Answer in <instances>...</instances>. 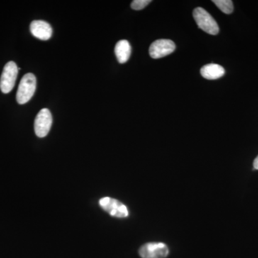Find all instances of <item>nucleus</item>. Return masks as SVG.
<instances>
[{"label":"nucleus","instance_id":"obj_1","mask_svg":"<svg viewBox=\"0 0 258 258\" xmlns=\"http://www.w3.org/2000/svg\"><path fill=\"white\" fill-rule=\"evenodd\" d=\"M36 78L32 74H25L19 85L16 99L19 104H25L33 96L36 90Z\"/></svg>","mask_w":258,"mask_h":258},{"label":"nucleus","instance_id":"obj_2","mask_svg":"<svg viewBox=\"0 0 258 258\" xmlns=\"http://www.w3.org/2000/svg\"><path fill=\"white\" fill-rule=\"evenodd\" d=\"M193 17L199 28L210 35H217L220 31L218 25L212 15L202 8H198L193 12Z\"/></svg>","mask_w":258,"mask_h":258},{"label":"nucleus","instance_id":"obj_3","mask_svg":"<svg viewBox=\"0 0 258 258\" xmlns=\"http://www.w3.org/2000/svg\"><path fill=\"white\" fill-rule=\"evenodd\" d=\"M18 74V68L13 61H10L5 64L0 79V89L2 92L7 94L11 92L15 87Z\"/></svg>","mask_w":258,"mask_h":258},{"label":"nucleus","instance_id":"obj_4","mask_svg":"<svg viewBox=\"0 0 258 258\" xmlns=\"http://www.w3.org/2000/svg\"><path fill=\"white\" fill-rule=\"evenodd\" d=\"M101 208L112 217L124 218L128 216V209L118 200L111 198H103L99 201Z\"/></svg>","mask_w":258,"mask_h":258},{"label":"nucleus","instance_id":"obj_5","mask_svg":"<svg viewBox=\"0 0 258 258\" xmlns=\"http://www.w3.org/2000/svg\"><path fill=\"white\" fill-rule=\"evenodd\" d=\"M52 118L50 111L47 108H43L37 113L35 118L34 128L37 137L43 138L46 137L52 126Z\"/></svg>","mask_w":258,"mask_h":258},{"label":"nucleus","instance_id":"obj_6","mask_svg":"<svg viewBox=\"0 0 258 258\" xmlns=\"http://www.w3.org/2000/svg\"><path fill=\"white\" fill-rule=\"evenodd\" d=\"M169 252L167 246L162 242H149L139 249L142 258H165Z\"/></svg>","mask_w":258,"mask_h":258},{"label":"nucleus","instance_id":"obj_7","mask_svg":"<svg viewBox=\"0 0 258 258\" xmlns=\"http://www.w3.org/2000/svg\"><path fill=\"white\" fill-rule=\"evenodd\" d=\"M175 44L170 40L161 39L153 42L149 47V55L154 59L161 58L172 53L175 50Z\"/></svg>","mask_w":258,"mask_h":258},{"label":"nucleus","instance_id":"obj_8","mask_svg":"<svg viewBox=\"0 0 258 258\" xmlns=\"http://www.w3.org/2000/svg\"><path fill=\"white\" fill-rule=\"evenodd\" d=\"M30 32L36 38L47 40L52 37V29L50 24L43 20H34L30 24Z\"/></svg>","mask_w":258,"mask_h":258},{"label":"nucleus","instance_id":"obj_9","mask_svg":"<svg viewBox=\"0 0 258 258\" xmlns=\"http://www.w3.org/2000/svg\"><path fill=\"white\" fill-rule=\"evenodd\" d=\"M200 73L205 79L215 80L222 77L225 74V71L220 64L212 63L203 66Z\"/></svg>","mask_w":258,"mask_h":258},{"label":"nucleus","instance_id":"obj_10","mask_svg":"<svg viewBox=\"0 0 258 258\" xmlns=\"http://www.w3.org/2000/svg\"><path fill=\"white\" fill-rule=\"evenodd\" d=\"M132 53V47L128 41L125 40L117 42L115 47V54L120 63H125L128 60Z\"/></svg>","mask_w":258,"mask_h":258},{"label":"nucleus","instance_id":"obj_11","mask_svg":"<svg viewBox=\"0 0 258 258\" xmlns=\"http://www.w3.org/2000/svg\"><path fill=\"white\" fill-rule=\"evenodd\" d=\"M212 2L225 14H231L233 12V3L231 0H213Z\"/></svg>","mask_w":258,"mask_h":258},{"label":"nucleus","instance_id":"obj_12","mask_svg":"<svg viewBox=\"0 0 258 258\" xmlns=\"http://www.w3.org/2000/svg\"><path fill=\"white\" fill-rule=\"evenodd\" d=\"M151 3V0H134L131 4V7L134 10H141L145 8Z\"/></svg>","mask_w":258,"mask_h":258},{"label":"nucleus","instance_id":"obj_13","mask_svg":"<svg viewBox=\"0 0 258 258\" xmlns=\"http://www.w3.org/2000/svg\"><path fill=\"white\" fill-rule=\"evenodd\" d=\"M253 166L254 169L258 170V156L255 158L253 162Z\"/></svg>","mask_w":258,"mask_h":258}]
</instances>
